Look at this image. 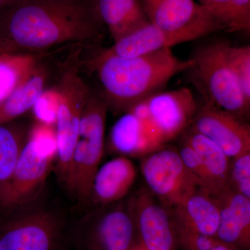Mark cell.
<instances>
[{
    "instance_id": "obj_1",
    "label": "cell",
    "mask_w": 250,
    "mask_h": 250,
    "mask_svg": "<svg viewBox=\"0 0 250 250\" xmlns=\"http://www.w3.org/2000/svg\"><path fill=\"white\" fill-rule=\"evenodd\" d=\"M4 9V52L41 54L64 44H95L103 36L90 0H19Z\"/></svg>"
},
{
    "instance_id": "obj_2",
    "label": "cell",
    "mask_w": 250,
    "mask_h": 250,
    "mask_svg": "<svg viewBox=\"0 0 250 250\" xmlns=\"http://www.w3.org/2000/svg\"><path fill=\"white\" fill-rule=\"evenodd\" d=\"M191 64V59H179L171 48L131 59L97 54L88 62L98 74L108 108L116 113H124L163 91L172 77L187 71Z\"/></svg>"
},
{
    "instance_id": "obj_3",
    "label": "cell",
    "mask_w": 250,
    "mask_h": 250,
    "mask_svg": "<svg viewBox=\"0 0 250 250\" xmlns=\"http://www.w3.org/2000/svg\"><path fill=\"white\" fill-rule=\"evenodd\" d=\"M227 45L225 41H215L200 46L192 54L191 65L186 72L203 101L249 122L250 102L229 62Z\"/></svg>"
},
{
    "instance_id": "obj_4",
    "label": "cell",
    "mask_w": 250,
    "mask_h": 250,
    "mask_svg": "<svg viewBox=\"0 0 250 250\" xmlns=\"http://www.w3.org/2000/svg\"><path fill=\"white\" fill-rule=\"evenodd\" d=\"M57 153V136L52 130L39 128L29 132L9 187L0 200V209L29 207L40 195Z\"/></svg>"
},
{
    "instance_id": "obj_5",
    "label": "cell",
    "mask_w": 250,
    "mask_h": 250,
    "mask_svg": "<svg viewBox=\"0 0 250 250\" xmlns=\"http://www.w3.org/2000/svg\"><path fill=\"white\" fill-rule=\"evenodd\" d=\"M75 250H136L139 238L127 198L94 207L70 228Z\"/></svg>"
},
{
    "instance_id": "obj_6",
    "label": "cell",
    "mask_w": 250,
    "mask_h": 250,
    "mask_svg": "<svg viewBox=\"0 0 250 250\" xmlns=\"http://www.w3.org/2000/svg\"><path fill=\"white\" fill-rule=\"evenodd\" d=\"M108 110L103 95L92 92L82 113L67 189L82 203L89 201L94 177L103 159Z\"/></svg>"
},
{
    "instance_id": "obj_7",
    "label": "cell",
    "mask_w": 250,
    "mask_h": 250,
    "mask_svg": "<svg viewBox=\"0 0 250 250\" xmlns=\"http://www.w3.org/2000/svg\"><path fill=\"white\" fill-rule=\"evenodd\" d=\"M62 69L57 85L60 98L55 124L57 140L56 173L59 183L66 189L82 113L92 93L81 77L78 65L74 63Z\"/></svg>"
},
{
    "instance_id": "obj_8",
    "label": "cell",
    "mask_w": 250,
    "mask_h": 250,
    "mask_svg": "<svg viewBox=\"0 0 250 250\" xmlns=\"http://www.w3.org/2000/svg\"><path fill=\"white\" fill-rule=\"evenodd\" d=\"M70 228L57 213L23 208L0 227V250H66Z\"/></svg>"
},
{
    "instance_id": "obj_9",
    "label": "cell",
    "mask_w": 250,
    "mask_h": 250,
    "mask_svg": "<svg viewBox=\"0 0 250 250\" xmlns=\"http://www.w3.org/2000/svg\"><path fill=\"white\" fill-rule=\"evenodd\" d=\"M148 21L177 45L223 30L196 0H140Z\"/></svg>"
},
{
    "instance_id": "obj_10",
    "label": "cell",
    "mask_w": 250,
    "mask_h": 250,
    "mask_svg": "<svg viewBox=\"0 0 250 250\" xmlns=\"http://www.w3.org/2000/svg\"><path fill=\"white\" fill-rule=\"evenodd\" d=\"M146 187L166 205L173 208L199 188L184 165L177 148L164 146L141 158Z\"/></svg>"
},
{
    "instance_id": "obj_11",
    "label": "cell",
    "mask_w": 250,
    "mask_h": 250,
    "mask_svg": "<svg viewBox=\"0 0 250 250\" xmlns=\"http://www.w3.org/2000/svg\"><path fill=\"white\" fill-rule=\"evenodd\" d=\"M143 250H179L172 208L143 187L127 198Z\"/></svg>"
},
{
    "instance_id": "obj_12",
    "label": "cell",
    "mask_w": 250,
    "mask_h": 250,
    "mask_svg": "<svg viewBox=\"0 0 250 250\" xmlns=\"http://www.w3.org/2000/svg\"><path fill=\"white\" fill-rule=\"evenodd\" d=\"M160 131L153 123L146 100L123 113L112 126L108 147L118 156L140 157L166 146Z\"/></svg>"
},
{
    "instance_id": "obj_13",
    "label": "cell",
    "mask_w": 250,
    "mask_h": 250,
    "mask_svg": "<svg viewBox=\"0 0 250 250\" xmlns=\"http://www.w3.org/2000/svg\"><path fill=\"white\" fill-rule=\"evenodd\" d=\"M190 126L215 143L231 159L250 152L249 122L211 104L203 100L197 103Z\"/></svg>"
},
{
    "instance_id": "obj_14",
    "label": "cell",
    "mask_w": 250,
    "mask_h": 250,
    "mask_svg": "<svg viewBox=\"0 0 250 250\" xmlns=\"http://www.w3.org/2000/svg\"><path fill=\"white\" fill-rule=\"evenodd\" d=\"M153 123L166 143L179 137L191 125L197 102L188 88L161 91L146 100Z\"/></svg>"
},
{
    "instance_id": "obj_15",
    "label": "cell",
    "mask_w": 250,
    "mask_h": 250,
    "mask_svg": "<svg viewBox=\"0 0 250 250\" xmlns=\"http://www.w3.org/2000/svg\"><path fill=\"white\" fill-rule=\"evenodd\" d=\"M215 198L220 205L216 241L232 250H250V199L231 189Z\"/></svg>"
},
{
    "instance_id": "obj_16",
    "label": "cell",
    "mask_w": 250,
    "mask_h": 250,
    "mask_svg": "<svg viewBox=\"0 0 250 250\" xmlns=\"http://www.w3.org/2000/svg\"><path fill=\"white\" fill-rule=\"evenodd\" d=\"M137 169L129 157L118 156L99 167L94 177L88 203L95 207L121 201L131 191Z\"/></svg>"
},
{
    "instance_id": "obj_17",
    "label": "cell",
    "mask_w": 250,
    "mask_h": 250,
    "mask_svg": "<svg viewBox=\"0 0 250 250\" xmlns=\"http://www.w3.org/2000/svg\"><path fill=\"white\" fill-rule=\"evenodd\" d=\"M172 210L177 230L215 238L220 219V205L205 189L197 188Z\"/></svg>"
},
{
    "instance_id": "obj_18",
    "label": "cell",
    "mask_w": 250,
    "mask_h": 250,
    "mask_svg": "<svg viewBox=\"0 0 250 250\" xmlns=\"http://www.w3.org/2000/svg\"><path fill=\"white\" fill-rule=\"evenodd\" d=\"M90 2L114 42L149 22L140 0H90Z\"/></svg>"
},
{
    "instance_id": "obj_19",
    "label": "cell",
    "mask_w": 250,
    "mask_h": 250,
    "mask_svg": "<svg viewBox=\"0 0 250 250\" xmlns=\"http://www.w3.org/2000/svg\"><path fill=\"white\" fill-rule=\"evenodd\" d=\"M197 153L211 184V193L218 197L229 190L228 184L230 159L213 141L195 131L191 126L179 136Z\"/></svg>"
},
{
    "instance_id": "obj_20",
    "label": "cell",
    "mask_w": 250,
    "mask_h": 250,
    "mask_svg": "<svg viewBox=\"0 0 250 250\" xmlns=\"http://www.w3.org/2000/svg\"><path fill=\"white\" fill-rule=\"evenodd\" d=\"M175 45L173 39L149 22L115 41L111 47L103 49L98 55L136 58Z\"/></svg>"
},
{
    "instance_id": "obj_21",
    "label": "cell",
    "mask_w": 250,
    "mask_h": 250,
    "mask_svg": "<svg viewBox=\"0 0 250 250\" xmlns=\"http://www.w3.org/2000/svg\"><path fill=\"white\" fill-rule=\"evenodd\" d=\"M39 59L33 71L0 107V124L11 123L32 109L47 90L49 72Z\"/></svg>"
},
{
    "instance_id": "obj_22",
    "label": "cell",
    "mask_w": 250,
    "mask_h": 250,
    "mask_svg": "<svg viewBox=\"0 0 250 250\" xmlns=\"http://www.w3.org/2000/svg\"><path fill=\"white\" fill-rule=\"evenodd\" d=\"M37 55L0 53V107L33 71L40 59Z\"/></svg>"
},
{
    "instance_id": "obj_23",
    "label": "cell",
    "mask_w": 250,
    "mask_h": 250,
    "mask_svg": "<svg viewBox=\"0 0 250 250\" xmlns=\"http://www.w3.org/2000/svg\"><path fill=\"white\" fill-rule=\"evenodd\" d=\"M14 122L0 124V200L9 187L27 139L28 134Z\"/></svg>"
},
{
    "instance_id": "obj_24",
    "label": "cell",
    "mask_w": 250,
    "mask_h": 250,
    "mask_svg": "<svg viewBox=\"0 0 250 250\" xmlns=\"http://www.w3.org/2000/svg\"><path fill=\"white\" fill-rule=\"evenodd\" d=\"M226 53L241 89L250 102V46L231 45L228 42Z\"/></svg>"
},
{
    "instance_id": "obj_25",
    "label": "cell",
    "mask_w": 250,
    "mask_h": 250,
    "mask_svg": "<svg viewBox=\"0 0 250 250\" xmlns=\"http://www.w3.org/2000/svg\"><path fill=\"white\" fill-rule=\"evenodd\" d=\"M228 184L233 192L250 199V152L231 159Z\"/></svg>"
},
{
    "instance_id": "obj_26",
    "label": "cell",
    "mask_w": 250,
    "mask_h": 250,
    "mask_svg": "<svg viewBox=\"0 0 250 250\" xmlns=\"http://www.w3.org/2000/svg\"><path fill=\"white\" fill-rule=\"evenodd\" d=\"M177 149L186 168L196 180L199 188L205 189L210 194L211 193V184L209 177L197 153L182 140H180Z\"/></svg>"
},
{
    "instance_id": "obj_27",
    "label": "cell",
    "mask_w": 250,
    "mask_h": 250,
    "mask_svg": "<svg viewBox=\"0 0 250 250\" xmlns=\"http://www.w3.org/2000/svg\"><path fill=\"white\" fill-rule=\"evenodd\" d=\"M59 93L57 87L47 88L36 101L31 111L36 121L55 126L58 113Z\"/></svg>"
},
{
    "instance_id": "obj_28",
    "label": "cell",
    "mask_w": 250,
    "mask_h": 250,
    "mask_svg": "<svg viewBox=\"0 0 250 250\" xmlns=\"http://www.w3.org/2000/svg\"><path fill=\"white\" fill-rule=\"evenodd\" d=\"M220 22L223 30L233 32L231 0H197Z\"/></svg>"
},
{
    "instance_id": "obj_29",
    "label": "cell",
    "mask_w": 250,
    "mask_h": 250,
    "mask_svg": "<svg viewBox=\"0 0 250 250\" xmlns=\"http://www.w3.org/2000/svg\"><path fill=\"white\" fill-rule=\"evenodd\" d=\"M179 250H210L218 243L215 238L187 230H177Z\"/></svg>"
},
{
    "instance_id": "obj_30",
    "label": "cell",
    "mask_w": 250,
    "mask_h": 250,
    "mask_svg": "<svg viewBox=\"0 0 250 250\" xmlns=\"http://www.w3.org/2000/svg\"><path fill=\"white\" fill-rule=\"evenodd\" d=\"M233 32L250 30V0H231Z\"/></svg>"
},
{
    "instance_id": "obj_31",
    "label": "cell",
    "mask_w": 250,
    "mask_h": 250,
    "mask_svg": "<svg viewBox=\"0 0 250 250\" xmlns=\"http://www.w3.org/2000/svg\"><path fill=\"white\" fill-rule=\"evenodd\" d=\"M16 0H0V9H4L8 6H11L15 2Z\"/></svg>"
},
{
    "instance_id": "obj_32",
    "label": "cell",
    "mask_w": 250,
    "mask_h": 250,
    "mask_svg": "<svg viewBox=\"0 0 250 250\" xmlns=\"http://www.w3.org/2000/svg\"><path fill=\"white\" fill-rule=\"evenodd\" d=\"M210 250H232L229 248L228 247L224 246V245L221 244V243H218L216 245H215L213 248H211Z\"/></svg>"
},
{
    "instance_id": "obj_33",
    "label": "cell",
    "mask_w": 250,
    "mask_h": 250,
    "mask_svg": "<svg viewBox=\"0 0 250 250\" xmlns=\"http://www.w3.org/2000/svg\"><path fill=\"white\" fill-rule=\"evenodd\" d=\"M1 52H3V51H2V50H1V49H0V53H1Z\"/></svg>"
},
{
    "instance_id": "obj_34",
    "label": "cell",
    "mask_w": 250,
    "mask_h": 250,
    "mask_svg": "<svg viewBox=\"0 0 250 250\" xmlns=\"http://www.w3.org/2000/svg\"><path fill=\"white\" fill-rule=\"evenodd\" d=\"M142 250V249H141V248H139V249H137V250Z\"/></svg>"
},
{
    "instance_id": "obj_35",
    "label": "cell",
    "mask_w": 250,
    "mask_h": 250,
    "mask_svg": "<svg viewBox=\"0 0 250 250\" xmlns=\"http://www.w3.org/2000/svg\"><path fill=\"white\" fill-rule=\"evenodd\" d=\"M19 1V0H16V1H15V2H14V3H16V1Z\"/></svg>"
}]
</instances>
